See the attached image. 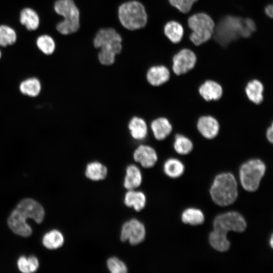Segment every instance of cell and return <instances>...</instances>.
I'll return each instance as SVG.
<instances>
[{
	"mask_svg": "<svg viewBox=\"0 0 273 273\" xmlns=\"http://www.w3.org/2000/svg\"><path fill=\"white\" fill-rule=\"evenodd\" d=\"M257 29V22L253 18L229 14L215 24L212 38L221 47L228 49L230 45L241 38L253 37Z\"/></svg>",
	"mask_w": 273,
	"mask_h": 273,
	"instance_id": "1",
	"label": "cell"
},
{
	"mask_svg": "<svg viewBox=\"0 0 273 273\" xmlns=\"http://www.w3.org/2000/svg\"><path fill=\"white\" fill-rule=\"evenodd\" d=\"M44 214V208L39 203L31 198H25L19 202L11 213L8 219V224L15 234L28 237L31 236L32 229L26 223V219L32 218L37 223H40L43 220Z\"/></svg>",
	"mask_w": 273,
	"mask_h": 273,
	"instance_id": "2",
	"label": "cell"
},
{
	"mask_svg": "<svg viewBox=\"0 0 273 273\" xmlns=\"http://www.w3.org/2000/svg\"><path fill=\"white\" fill-rule=\"evenodd\" d=\"M122 39L120 34L111 27L103 28L98 30L94 38L93 44L99 49L98 55L100 63L106 66L113 64L117 55L122 49Z\"/></svg>",
	"mask_w": 273,
	"mask_h": 273,
	"instance_id": "3",
	"label": "cell"
},
{
	"mask_svg": "<svg viewBox=\"0 0 273 273\" xmlns=\"http://www.w3.org/2000/svg\"><path fill=\"white\" fill-rule=\"evenodd\" d=\"M210 194L218 205L226 206L233 204L238 197L237 184L234 175L229 172L217 175L210 188Z\"/></svg>",
	"mask_w": 273,
	"mask_h": 273,
	"instance_id": "4",
	"label": "cell"
},
{
	"mask_svg": "<svg viewBox=\"0 0 273 273\" xmlns=\"http://www.w3.org/2000/svg\"><path fill=\"white\" fill-rule=\"evenodd\" d=\"M187 25L191 31L189 35L190 40L195 46H199L212 38L215 23L207 14L198 12L188 17Z\"/></svg>",
	"mask_w": 273,
	"mask_h": 273,
	"instance_id": "5",
	"label": "cell"
},
{
	"mask_svg": "<svg viewBox=\"0 0 273 273\" xmlns=\"http://www.w3.org/2000/svg\"><path fill=\"white\" fill-rule=\"evenodd\" d=\"M118 17L121 24L129 30L143 28L148 22V14L145 7L136 1H130L120 5Z\"/></svg>",
	"mask_w": 273,
	"mask_h": 273,
	"instance_id": "6",
	"label": "cell"
},
{
	"mask_svg": "<svg viewBox=\"0 0 273 273\" xmlns=\"http://www.w3.org/2000/svg\"><path fill=\"white\" fill-rule=\"evenodd\" d=\"M56 13L64 19L58 23L57 30L62 34L67 35L77 32L80 26L79 10L73 0H57L54 5Z\"/></svg>",
	"mask_w": 273,
	"mask_h": 273,
	"instance_id": "7",
	"label": "cell"
},
{
	"mask_svg": "<svg viewBox=\"0 0 273 273\" xmlns=\"http://www.w3.org/2000/svg\"><path fill=\"white\" fill-rule=\"evenodd\" d=\"M265 170V165L260 159H253L243 163L239 171L240 181L243 188L248 192L256 191Z\"/></svg>",
	"mask_w": 273,
	"mask_h": 273,
	"instance_id": "8",
	"label": "cell"
},
{
	"mask_svg": "<svg viewBox=\"0 0 273 273\" xmlns=\"http://www.w3.org/2000/svg\"><path fill=\"white\" fill-rule=\"evenodd\" d=\"M246 226V222L243 216L234 211L219 215L213 221L214 230L226 234L229 231L243 232Z\"/></svg>",
	"mask_w": 273,
	"mask_h": 273,
	"instance_id": "9",
	"label": "cell"
},
{
	"mask_svg": "<svg viewBox=\"0 0 273 273\" xmlns=\"http://www.w3.org/2000/svg\"><path fill=\"white\" fill-rule=\"evenodd\" d=\"M197 61V56L194 51L183 48L172 56V71L176 75L185 74L195 67Z\"/></svg>",
	"mask_w": 273,
	"mask_h": 273,
	"instance_id": "10",
	"label": "cell"
},
{
	"mask_svg": "<svg viewBox=\"0 0 273 273\" xmlns=\"http://www.w3.org/2000/svg\"><path fill=\"white\" fill-rule=\"evenodd\" d=\"M144 224L136 218H132L125 222L121 229L120 238L122 242H128L136 245L142 242L146 237Z\"/></svg>",
	"mask_w": 273,
	"mask_h": 273,
	"instance_id": "11",
	"label": "cell"
},
{
	"mask_svg": "<svg viewBox=\"0 0 273 273\" xmlns=\"http://www.w3.org/2000/svg\"><path fill=\"white\" fill-rule=\"evenodd\" d=\"M133 158L135 162L146 168H152L158 160V155L155 149L147 145L139 146L133 152Z\"/></svg>",
	"mask_w": 273,
	"mask_h": 273,
	"instance_id": "12",
	"label": "cell"
},
{
	"mask_svg": "<svg viewBox=\"0 0 273 273\" xmlns=\"http://www.w3.org/2000/svg\"><path fill=\"white\" fill-rule=\"evenodd\" d=\"M197 128L204 138L211 140L218 135L220 125L217 120L214 117L210 115H203L198 119Z\"/></svg>",
	"mask_w": 273,
	"mask_h": 273,
	"instance_id": "13",
	"label": "cell"
},
{
	"mask_svg": "<svg viewBox=\"0 0 273 273\" xmlns=\"http://www.w3.org/2000/svg\"><path fill=\"white\" fill-rule=\"evenodd\" d=\"M198 92L206 101H217L223 95V88L217 82L209 79L203 82L199 87Z\"/></svg>",
	"mask_w": 273,
	"mask_h": 273,
	"instance_id": "14",
	"label": "cell"
},
{
	"mask_svg": "<svg viewBox=\"0 0 273 273\" xmlns=\"http://www.w3.org/2000/svg\"><path fill=\"white\" fill-rule=\"evenodd\" d=\"M170 77L169 70L162 65L151 67L146 74V79L148 83L154 86H158L164 84L169 80Z\"/></svg>",
	"mask_w": 273,
	"mask_h": 273,
	"instance_id": "15",
	"label": "cell"
},
{
	"mask_svg": "<svg viewBox=\"0 0 273 273\" xmlns=\"http://www.w3.org/2000/svg\"><path fill=\"white\" fill-rule=\"evenodd\" d=\"M163 33L168 40L173 44H178L183 40L185 30L181 23L176 20H169L163 27Z\"/></svg>",
	"mask_w": 273,
	"mask_h": 273,
	"instance_id": "16",
	"label": "cell"
},
{
	"mask_svg": "<svg viewBox=\"0 0 273 273\" xmlns=\"http://www.w3.org/2000/svg\"><path fill=\"white\" fill-rule=\"evenodd\" d=\"M155 138L158 141L165 139L172 130V126L169 120L164 117L153 120L150 126Z\"/></svg>",
	"mask_w": 273,
	"mask_h": 273,
	"instance_id": "17",
	"label": "cell"
},
{
	"mask_svg": "<svg viewBox=\"0 0 273 273\" xmlns=\"http://www.w3.org/2000/svg\"><path fill=\"white\" fill-rule=\"evenodd\" d=\"M143 180L140 169L134 164L129 165L126 168L123 186L127 190H135L139 188Z\"/></svg>",
	"mask_w": 273,
	"mask_h": 273,
	"instance_id": "18",
	"label": "cell"
},
{
	"mask_svg": "<svg viewBox=\"0 0 273 273\" xmlns=\"http://www.w3.org/2000/svg\"><path fill=\"white\" fill-rule=\"evenodd\" d=\"M245 91L247 97L252 103L258 105L263 101L264 85L259 80L254 79L248 82Z\"/></svg>",
	"mask_w": 273,
	"mask_h": 273,
	"instance_id": "19",
	"label": "cell"
},
{
	"mask_svg": "<svg viewBox=\"0 0 273 273\" xmlns=\"http://www.w3.org/2000/svg\"><path fill=\"white\" fill-rule=\"evenodd\" d=\"M147 199L145 194L135 190H127L124 197V203L136 211L143 210L146 205Z\"/></svg>",
	"mask_w": 273,
	"mask_h": 273,
	"instance_id": "20",
	"label": "cell"
},
{
	"mask_svg": "<svg viewBox=\"0 0 273 273\" xmlns=\"http://www.w3.org/2000/svg\"><path fill=\"white\" fill-rule=\"evenodd\" d=\"M128 128L131 137L137 141L144 140L148 134V126L145 120L134 116L128 122Z\"/></svg>",
	"mask_w": 273,
	"mask_h": 273,
	"instance_id": "21",
	"label": "cell"
},
{
	"mask_svg": "<svg viewBox=\"0 0 273 273\" xmlns=\"http://www.w3.org/2000/svg\"><path fill=\"white\" fill-rule=\"evenodd\" d=\"M108 174L107 167L98 161L88 163L85 170V175L89 179L99 181L104 179Z\"/></svg>",
	"mask_w": 273,
	"mask_h": 273,
	"instance_id": "22",
	"label": "cell"
},
{
	"mask_svg": "<svg viewBox=\"0 0 273 273\" xmlns=\"http://www.w3.org/2000/svg\"><path fill=\"white\" fill-rule=\"evenodd\" d=\"M226 234L214 230L209 236V241L211 246L219 252L228 250L230 246V242L227 239Z\"/></svg>",
	"mask_w": 273,
	"mask_h": 273,
	"instance_id": "23",
	"label": "cell"
},
{
	"mask_svg": "<svg viewBox=\"0 0 273 273\" xmlns=\"http://www.w3.org/2000/svg\"><path fill=\"white\" fill-rule=\"evenodd\" d=\"M20 23L29 30H35L39 25V18L37 13L32 9H23L20 15Z\"/></svg>",
	"mask_w": 273,
	"mask_h": 273,
	"instance_id": "24",
	"label": "cell"
},
{
	"mask_svg": "<svg viewBox=\"0 0 273 273\" xmlns=\"http://www.w3.org/2000/svg\"><path fill=\"white\" fill-rule=\"evenodd\" d=\"M165 174L171 178H177L184 172L185 166L178 159L171 158L168 159L163 164Z\"/></svg>",
	"mask_w": 273,
	"mask_h": 273,
	"instance_id": "25",
	"label": "cell"
},
{
	"mask_svg": "<svg viewBox=\"0 0 273 273\" xmlns=\"http://www.w3.org/2000/svg\"><path fill=\"white\" fill-rule=\"evenodd\" d=\"M64 238L62 234L57 230L46 233L42 238L43 246L49 249H56L64 244Z\"/></svg>",
	"mask_w": 273,
	"mask_h": 273,
	"instance_id": "26",
	"label": "cell"
},
{
	"mask_svg": "<svg viewBox=\"0 0 273 273\" xmlns=\"http://www.w3.org/2000/svg\"><path fill=\"white\" fill-rule=\"evenodd\" d=\"M21 93L29 97H34L39 95L41 90V84L36 78H29L23 80L19 85Z\"/></svg>",
	"mask_w": 273,
	"mask_h": 273,
	"instance_id": "27",
	"label": "cell"
},
{
	"mask_svg": "<svg viewBox=\"0 0 273 273\" xmlns=\"http://www.w3.org/2000/svg\"><path fill=\"white\" fill-rule=\"evenodd\" d=\"M181 220L185 223L192 225H197L203 223L204 215L200 209L190 208L186 209L183 212Z\"/></svg>",
	"mask_w": 273,
	"mask_h": 273,
	"instance_id": "28",
	"label": "cell"
},
{
	"mask_svg": "<svg viewBox=\"0 0 273 273\" xmlns=\"http://www.w3.org/2000/svg\"><path fill=\"white\" fill-rule=\"evenodd\" d=\"M173 146L175 151L180 155L189 154L194 147L192 141L187 136L181 134L175 135Z\"/></svg>",
	"mask_w": 273,
	"mask_h": 273,
	"instance_id": "29",
	"label": "cell"
},
{
	"mask_svg": "<svg viewBox=\"0 0 273 273\" xmlns=\"http://www.w3.org/2000/svg\"><path fill=\"white\" fill-rule=\"evenodd\" d=\"M17 265L20 271L24 273L35 272L38 268L39 262L37 258L33 256L26 258L22 256L17 261Z\"/></svg>",
	"mask_w": 273,
	"mask_h": 273,
	"instance_id": "30",
	"label": "cell"
},
{
	"mask_svg": "<svg viewBox=\"0 0 273 273\" xmlns=\"http://www.w3.org/2000/svg\"><path fill=\"white\" fill-rule=\"evenodd\" d=\"M17 39L15 31L7 25L0 26V46L7 47L14 44Z\"/></svg>",
	"mask_w": 273,
	"mask_h": 273,
	"instance_id": "31",
	"label": "cell"
},
{
	"mask_svg": "<svg viewBox=\"0 0 273 273\" xmlns=\"http://www.w3.org/2000/svg\"><path fill=\"white\" fill-rule=\"evenodd\" d=\"M36 45L38 48L46 55H51L55 50V41L48 35L45 34L39 36L36 40Z\"/></svg>",
	"mask_w": 273,
	"mask_h": 273,
	"instance_id": "32",
	"label": "cell"
},
{
	"mask_svg": "<svg viewBox=\"0 0 273 273\" xmlns=\"http://www.w3.org/2000/svg\"><path fill=\"white\" fill-rule=\"evenodd\" d=\"M199 0H168L170 5L184 14H192L194 5Z\"/></svg>",
	"mask_w": 273,
	"mask_h": 273,
	"instance_id": "33",
	"label": "cell"
},
{
	"mask_svg": "<svg viewBox=\"0 0 273 273\" xmlns=\"http://www.w3.org/2000/svg\"><path fill=\"white\" fill-rule=\"evenodd\" d=\"M107 266L112 273H126L127 267L122 260L116 257H112L108 259Z\"/></svg>",
	"mask_w": 273,
	"mask_h": 273,
	"instance_id": "34",
	"label": "cell"
},
{
	"mask_svg": "<svg viewBox=\"0 0 273 273\" xmlns=\"http://www.w3.org/2000/svg\"><path fill=\"white\" fill-rule=\"evenodd\" d=\"M265 15L270 18L273 17V5L272 4H269L266 6L264 9Z\"/></svg>",
	"mask_w": 273,
	"mask_h": 273,
	"instance_id": "35",
	"label": "cell"
},
{
	"mask_svg": "<svg viewBox=\"0 0 273 273\" xmlns=\"http://www.w3.org/2000/svg\"><path fill=\"white\" fill-rule=\"evenodd\" d=\"M266 138L267 141L270 143H272L273 142V126L271 123L270 126H269L266 131Z\"/></svg>",
	"mask_w": 273,
	"mask_h": 273,
	"instance_id": "36",
	"label": "cell"
},
{
	"mask_svg": "<svg viewBox=\"0 0 273 273\" xmlns=\"http://www.w3.org/2000/svg\"><path fill=\"white\" fill-rule=\"evenodd\" d=\"M272 242H273L272 236H271L270 240V244L271 247H272V245H273Z\"/></svg>",
	"mask_w": 273,
	"mask_h": 273,
	"instance_id": "37",
	"label": "cell"
},
{
	"mask_svg": "<svg viewBox=\"0 0 273 273\" xmlns=\"http://www.w3.org/2000/svg\"><path fill=\"white\" fill-rule=\"evenodd\" d=\"M1 56H2V53H1V50H0V58H1Z\"/></svg>",
	"mask_w": 273,
	"mask_h": 273,
	"instance_id": "38",
	"label": "cell"
}]
</instances>
